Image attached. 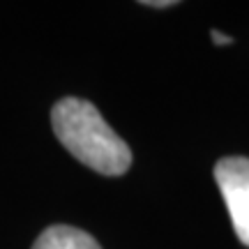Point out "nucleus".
I'll use <instances>...</instances> for the list:
<instances>
[{
    "label": "nucleus",
    "mask_w": 249,
    "mask_h": 249,
    "mask_svg": "<svg viewBox=\"0 0 249 249\" xmlns=\"http://www.w3.org/2000/svg\"><path fill=\"white\" fill-rule=\"evenodd\" d=\"M33 249H102V247L90 233L74 229V226L58 224V226H49L37 238Z\"/></svg>",
    "instance_id": "7ed1b4c3"
},
{
    "label": "nucleus",
    "mask_w": 249,
    "mask_h": 249,
    "mask_svg": "<svg viewBox=\"0 0 249 249\" xmlns=\"http://www.w3.org/2000/svg\"><path fill=\"white\" fill-rule=\"evenodd\" d=\"M143 5H145V7H171L173 2H171V0H145Z\"/></svg>",
    "instance_id": "39448f33"
},
{
    "label": "nucleus",
    "mask_w": 249,
    "mask_h": 249,
    "mask_svg": "<svg viewBox=\"0 0 249 249\" xmlns=\"http://www.w3.org/2000/svg\"><path fill=\"white\" fill-rule=\"evenodd\" d=\"M58 141L81 161L102 176H123L132 166V150L102 118L95 104L65 97L51 111Z\"/></svg>",
    "instance_id": "f257e3e1"
},
{
    "label": "nucleus",
    "mask_w": 249,
    "mask_h": 249,
    "mask_svg": "<svg viewBox=\"0 0 249 249\" xmlns=\"http://www.w3.org/2000/svg\"><path fill=\"white\" fill-rule=\"evenodd\" d=\"M214 180L222 192L235 235L249 247V160L224 157L214 164Z\"/></svg>",
    "instance_id": "f03ea898"
},
{
    "label": "nucleus",
    "mask_w": 249,
    "mask_h": 249,
    "mask_svg": "<svg viewBox=\"0 0 249 249\" xmlns=\"http://www.w3.org/2000/svg\"><path fill=\"white\" fill-rule=\"evenodd\" d=\"M210 35H213V42H214V44H231V42H233L231 37L224 35V33H219V30H213Z\"/></svg>",
    "instance_id": "20e7f679"
}]
</instances>
